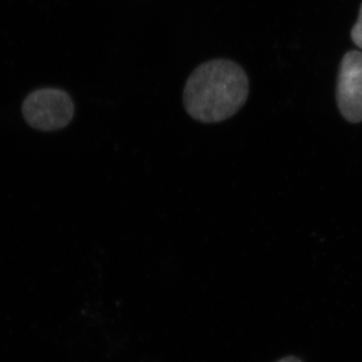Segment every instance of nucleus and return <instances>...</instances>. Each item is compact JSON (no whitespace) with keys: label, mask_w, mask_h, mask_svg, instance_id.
Listing matches in <instances>:
<instances>
[{"label":"nucleus","mask_w":362,"mask_h":362,"mask_svg":"<svg viewBox=\"0 0 362 362\" xmlns=\"http://www.w3.org/2000/svg\"><path fill=\"white\" fill-rule=\"evenodd\" d=\"M249 92V78L239 64L214 59L197 66L188 77L183 105L197 122L221 123L244 107Z\"/></svg>","instance_id":"1"},{"label":"nucleus","mask_w":362,"mask_h":362,"mask_svg":"<svg viewBox=\"0 0 362 362\" xmlns=\"http://www.w3.org/2000/svg\"><path fill=\"white\" fill-rule=\"evenodd\" d=\"M75 105L66 90L45 88L33 90L25 98L23 114L35 129L51 132L63 129L73 120Z\"/></svg>","instance_id":"2"},{"label":"nucleus","mask_w":362,"mask_h":362,"mask_svg":"<svg viewBox=\"0 0 362 362\" xmlns=\"http://www.w3.org/2000/svg\"><path fill=\"white\" fill-rule=\"evenodd\" d=\"M340 113L350 123L362 121V52L351 51L343 57L337 82Z\"/></svg>","instance_id":"3"},{"label":"nucleus","mask_w":362,"mask_h":362,"mask_svg":"<svg viewBox=\"0 0 362 362\" xmlns=\"http://www.w3.org/2000/svg\"><path fill=\"white\" fill-rule=\"evenodd\" d=\"M351 39L357 47L362 49V4L359 11L358 20L351 30Z\"/></svg>","instance_id":"4"},{"label":"nucleus","mask_w":362,"mask_h":362,"mask_svg":"<svg viewBox=\"0 0 362 362\" xmlns=\"http://www.w3.org/2000/svg\"><path fill=\"white\" fill-rule=\"evenodd\" d=\"M276 362H302L301 359L294 356H286L284 358L280 359V361Z\"/></svg>","instance_id":"5"}]
</instances>
